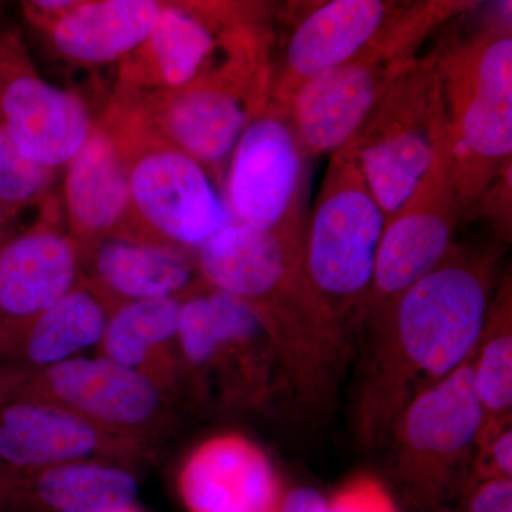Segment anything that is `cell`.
<instances>
[{
	"label": "cell",
	"instance_id": "obj_35",
	"mask_svg": "<svg viewBox=\"0 0 512 512\" xmlns=\"http://www.w3.org/2000/svg\"><path fill=\"white\" fill-rule=\"evenodd\" d=\"M121 512H140V510H138L136 505H134V507L128 508V510H124V511H121Z\"/></svg>",
	"mask_w": 512,
	"mask_h": 512
},
{
	"label": "cell",
	"instance_id": "obj_12",
	"mask_svg": "<svg viewBox=\"0 0 512 512\" xmlns=\"http://www.w3.org/2000/svg\"><path fill=\"white\" fill-rule=\"evenodd\" d=\"M269 80L271 72L218 74L180 89L110 97L130 104L147 126L220 184L239 138L266 109Z\"/></svg>",
	"mask_w": 512,
	"mask_h": 512
},
{
	"label": "cell",
	"instance_id": "obj_16",
	"mask_svg": "<svg viewBox=\"0 0 512 512\" xmlns=\"http://www.w3.org/2000/svg\"><path fill=\"white\" fill-rule=\"evenodd\" d=\"M460 217L446 157H443L417 185L409 200L384 224L356 343L403 292L446 258L454 245V231Z\"/></svg>",
	"mask_w": 512,
	"mask_h": 512
},
{
	"label": "cell",
	"instance_id": "obj_21",
	"mask_svg": "<svg viewBox=\"0 0 512 512\" xmlns=\"http://www.w3.org/2000/svg\"><path fill=\"white\" fill-rule=\"evenodd\" d=\"M43 204L33 227L0 244V319L42 311L82 281L79 252Z\"/></svg>",
	"mask_w": 512,
	"mask_h": 512
},
{
	"label": "cell",
	"instance_id": "obj_32",
	"mask_svg": "<svg viewBox=\"0 0 512 512\" xmlns=\"http://www.w3.org/2000/svg\"><path fill=\"white\" fill-rule=\"evenodd\" d=\"M79 2L80 0H26L19 5L26 23L42 35L57 25L67 13L72 12Z\"/></svg>",
	"mask_w": 512,
	"mask_h": 512
},
{
	"label": "cell",
	"instance_id": "obj_29",
	"mask_svg": "<svg viewBox=\"0 0 512 512\" xmlns=\"http://www.w3.org/2000/svg\"><path fill=\"white\" fill-rule=\"evenodd\" d=\"M328 512H399L389 490L377 478L362 474L328 501Z\"/></svg>",
	"mask_w": 512,
	"mask_h": 512
},
{
	"label": "cell",
	"instance_id": "obj_10",
	"mask_svg": "<svg viewBox=\"0 0 512 512\" xmlns=\"http://www.w3.org/2000/svg\"><path fill=\"white\" fill-rule=\"evenodd\" d=\"M439 55L419 57L345 144L386 220L446 154Z\"/></svg>",
	"mask_w": 512,
	"mask_h": 512
},
{
	"label": "cell",
	"instance_id": "obj_14",
	"mask_svg": "<svg viewBox=\"0 0 512 512\" xmlns=\"http://www.w3.org/2000/svg\"><path fill=\"white\" fill-rule=\"evenodd\" d=\"M0 123L26 160L56 171L79 153L94 124L82 94L39 73L18 26H0Z\"/></svg>",
	"mask_w": 512,
	"mask_h": 512
},
{
	"label": "cell",
	"instance_id": "obj_1",
	"mask_svg": "<svg viewBox=\"0 0 512 512\" xmlns=\"http://www.w3.org/2000/svg\"><path fill=\"white\" fill-rule=\"evenodd\" d=\"M497 286L495 256L454 244L362 333L360 443H384L407 404L473 356Z\"/></svg>",
	"mask_w": 512,
	"mask_h": 512
},
{
	"label": "cell",
	"instance_id": "obj_20",
	"mask_svg": "<svg viewBox=\"0 0 512 512\" xmlns=\"http://www.w3.org/2000/svg\"><path fill=\"white\" fill-rule=\"evenodd\" d=\"M82 281L110 313L127 303L184 298L202 284L194 252L133 239H109L94 249Z\"/></svg>",
	"mask_w": 512,
	"mask_h": 512
},
{
	"label": "cell",
	"instance_id": "obj_6",
	"mask_svg": "<svg viewBox=\"0 0 512 512\" xmlns=\"http://www.w3.org/2000/svg\"><path fill=\"white\" fill-rule=\"evenodd\" d=\"M94 120L109 131L126 170L133 241L195 252L231 221L205 168L130 104L109 97Z\"/></svg>",
	"mask_w": 512,
	"mask_h": 512
},
{
	"label": "cell",
	"instance_id": "obj_24",
	"mask_svg": "<svg viewBox=\"0 0 512 512\" xmlns=\"http://www.w3.org/2000/svg\"><path fill=\"white\" fill-rule=\"evenodd\" d=\"M136 470L77 461L0 483V512H121L137 503Z\"/></svg>",
	"mask_w": 512,
	"mask_h": 512
},
{
	"label": "cell",
	"instance_id": "obj_27",
	"mask_svg": "<svg viewBox=\"0 0 512 512\" xmlns=\"http://www.w3.org/2000/svg\"><path fill=\"white\" fill-rule=\"evenodd\" d=\"M57 171L30 163L0 123V204L13 215L49 198Z\"/></svg>",
	"mask_w": 512,
	"mask_h": 512
},
{
	"label": "cell",
	"instance_id": "obj_7",
	"mask_svg": "<svg viewBox=\"0 0 512 512\" xmlns=\"http://www.w3.org/2000/svg\"><path fill=\"white\" fill-rule=\"evenodd\" d=\"M183 396L221 412L265 406L286 383L274 340L247 303L202 282L181 301Z\"/></svg>",
	"mask_w": 512,
	"mask_h": 512
},
{
	"label": "cell",
	"instance_id": "obj_4",
	"mask_svg": "<svg viewBox=\"0 0 512 512\" xmlns=\"http://www.w3.org/2000/svg\"><path fill=\"white\" fill-rule=\"evenodd\" d=\"M511 9V8H508ZM446 165L461 214L512 158L511 13L439 55Z\"/></svg>",
	"mask_w": 512,
	"mask_h": 512
},
{
	"label": "cell",
	"instance_id": "obj_36",
	"mask_svg": "<svg viewBox=\"0 0 512 512\" xmlns=\"http://www.w3.org/2000/svg\"><path fill=\"white\" fill-rule=\"evenodd\" d=\"M5 8H6V3L0 2V15H2V12H3V10H5Z\"/></svg>",
	"mask_w": 512,
	"mask_h": 512
},
{
	"label": "cell",
	"instance_id": "obj_26",
	"mask_svg": "<svg viewBox=\"0 0 512 512\" xmlns=\"http://www.w3.org/2000/svg\"><path fill=\"white\" fill-rule=\"evenodd\" d=\"M473 382L483 409L480 434L491 433L512 419V281L501 279L488 309L473 355Z\"/></svg>",
	"mask_w": 512,
	"mask_h": 512
},
{
	"label": "cell",
	"instance_id": "obj_19",
	"mask_svg": "<svg viewBox=\"0 0 512 512\" xmlns=\"http://www.w3.org/2000/svg\"><path fill=\"white\" fill-rule=\"evenodd\" d=\"M63 194L67 235L84 261L109 239H133L126 170L109 131L94 120L67 164Z\"/></svg>",
	"mask_w": 512,
	"mask_h": 512
},
{
	"label": "cell",
	"instance_id": "obj_33",
	"mask_svg": "<svg viewBox=\"0 0 512 512\" xmlns=\"http://www.w3.org/2000/svg\"><path fill=\"white\" fill-rule=\"evenodd\" d=\"M271 512H328V500L312 487L284 491Z\"/></svg>",
	"mask_w": 512,
	"mask_h": 512
},
{
	"label": "cell",
	"instance_id": "obj_11",
	"mask_svg": "<svg viewBox=\"0 0 512 512\" xmlns=\"http://www.w3.org/2000/svg\"><path fill=\"white\" fill-rule=\"evenodd\" d=\"M53 404L114 436L157 448L173 433L177 399L106 357H73L42 369L0 367V402Z\"/></svg>",
	"mask_w": 512,
	"mask_h": 512
},
{
	"label": "cell",
	"instance_id": "obj_34",
	"mask_svg": "<svg viewBox=\"0 0 512 512\" xmlns=\"http://www.w3.org/2000/svg\"><path fill=\"white\" fill-rule=\"evenodd\" d=\"M16 217H13L12 214L2 204H0V244L9 239L8 231L10 224H12L13 220Z\"/></svg>",
	"mask_w": 512,
	"mask_h": 512
},
{
	"label": "cell",
	"instance_id": "obj_22",
	"mask_svg": "<svg viewBox=\"0 0 512 512\" xmlns=\"http://www.w3.org/2000/svg\"><path fill=\"white\" fill-rule=\"evenodd\" d=\"M109 309L83 281L42 311L0 319V367L42 369L97 348Z\"/></svg>",
	"mask_w": 512,
	"mask_h": 512
},
{
	"label": "cell",
	"instance_id": "obj_31",
	"mask_svg": "<svg viewBox=\"0 0 512 512\" xmlns=\"http://www.w3.org/2000/svg\"><path fill=\"white\" fill-rule=\"evenodd\" d=\"M447 512H512V478L474 485Z\"/></svg>",
	"mask_w": 512,
	"mask_h": 512
},
{
	"label": "cell",
	"instance_id": "obj_2",
	"mask_svg": "<svg viewBox=\"0 0 512 512\" xmlns=\"http://www.w3.org/2000/svg\"><path fill=\"white\" fill-rule=\"evenodd\" d=\"M305 229L279 234L229 221L195 251V262L205 285L261 319L299 402L325 412L352 348L306 275Z\"/></svg>",
	"mask_w": 512,
	"mask_h": 512
},
{
	"label": "cell",
	"instance_id": "obj_13",
	"mask_svg": "<svg viewBox=\"0 0 512 512\" xmlns=\"http://www.w3.org/2000/svg\"><path fill=\"white\" fill-rule=\"evenodd\" d=\"M305 158L289 114L266 106L229 158L222 185L229 220L258 231L305 229Z\"/></svg>",
	"mask_w": 512,
	"mask_h": 512
},
{
	"label": "cell",
	"instance_id": "obj_3",
	"mask_svg": "<svg viewBox=\"0 0 512 512\" xmlns=\"http://www.w3.org/2000/svg\"><path fill=\"white\" fill-rule=\"evenodd\" d=\"M279 5L165 0L156 26L116 67L110 96L180 89L204 77L271 70Z\"/></svg>",
	"mask_w": 512,
	"mask_h": 512
},
{
	"label": "cell",
	"instance_id": "obj_17",
	"mask_svg": "<svg viewBox=\"0 0 512 512\" xmlns=\"http://www.w3.org/2000/svg\"><path fill=\"white\" fill-rule=\"evenodd\" d=\"M157 451L53 404L0 402V483L77 461H109L136 470L153 463Z\"/></svg>",
	"mask_w": 512,
	"mask_h": 512
},
{
	"label": "cell",
	"instance_id": "obj_9",
	"mask_svg": "<svg viewBox=\"0 0 512 512\" xmlns=\"http://www.w3.org/2000/svg\"><path fill=\"white\" fill-rule=\"evenodd\" d=\"M483 419L473 356L397 417L386 439L390 473L414 511L447 512L466 493Z\"/></svg>",
	"mask_w": 512,
	"mask_h": 512
},
{
	"label": "cell",
	"instance_id": "obj_5",
	"mask_svg": "<svg viewBox=\"0 0 512 512\" xmlns=\"http://www.w3.org/2000/svg\"><path fill=\"white\" fill-rule=\"evenodd\" d=\"M480 5L473 0L407 2L356 55L302 86L288 113L306 157L333 154L345 146L417 62L426 40L448 20Z\"/></svg>",
	"mask_w": 512,
	"mask_h": 512
},
{
	"label": "cell",
	"instance_id": "obj_28",
	"mask_svg": "<svg viewBox=\"0 0 512 512\" xmlns=\"http://www.w3.org/2000/svg\"><path fill=\"white\" fill-rule=\"evenodd\" d=\"M512 478V424L477 439L468 490L484 481Z\"/></svg>",
	"mask_w": 512,
	"mask_h": 512
},
{
	"label": "cell",
	"instance_id": "obj_30",
	"mask_svg": "<svg viewBox=\"0 0 512 512\" xmlns=\"http://www.w3.org/2000/svg\"><path fill=\"white\" fill-rule=\"evenodd\" d=\"M478 211L493 225L495 234L510 244L512 237V158L501 167L490 187L470 211Z\"/></svg>",
	"mask_w": 512,
	"mask_h": 512
},
{
	"label": "cell",
	"instance_id": "obj_8",
	"mask_svg": "<svg viewBox=\"0 0 512 512\" xmlns=\"http://www.w3.org/2000/svg\"><path fill=\"white\" fill-rule=\"evenodd\" d=\"M384 217L348 147L330 156L311 218L303 264L313 291L353 350L375 271Z\"/></svg>",
	"mask_w": 512,
	"mask_h": 512
},
{
	"label": "cell",
	"instance_id": "obj_18",
	"mask_svg": "<svg viewBox=\"0 0 512 512\" xmlns=\"http://www.w3.org/2000/svg\"><path fill=\"white\" fill-rule=\"evenodd\" d=\"M177 491L188 512H271L285 490L264 448L244 434L222 433L188 453Z\"/></svg>",
	"mask_w": 512,
	"mask_h": 512
},
{
	"label": "cell",
	"instance_id": "obj_23",
	"mask_svg": "<svg viewBox=\"0 0 512 512\" xmlns=\"http://www.w3.org/2000/svg\"><path fill=\"white\" fill-rule=\"evenodd\" d=\"M165 0H80L42 33L47 52L70 69L119 66L156 26Z\"/></svg>",
	"mask_w": 512,
	"mask_h": 512
},
{
	"label": "cell",
	"instance_id": "obj_25",
	"mask_svg": "<svg viewBox=\"0 0 512 512\" xmlns=\"http://www.w3.org/2000/svg\"><path fill=\"white\" fill-rule=\"evenodd\" d=\"M183 298L127 303L110 313L97 352L147 377L175 399L183 396L178 325Z\"/></svg>",
	"mask_w": 512,
	"mask_h": 512
},
{
	"label": "cell",
	"instance_id": "obj_15",
	"mask_svg": "<svg viewBox=\"0 0 512 512\" xmlns=\"http://www.w3.org/2000/svg\"><path fill=\"white\" fill-rule=\"evenodd\" d=\"M387 0L289 3L285 35L272 55L268 104L288 113L302 86L345 63L406 6ZM289 114V113H288Z\"/></svg>",
	"mask_w": 512,
	"mask_h": 512
}]
</instances>
